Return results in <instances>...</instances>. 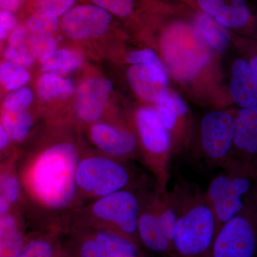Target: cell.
I'll return each mask as SVG.
<instances>
[{
	"mask_svg": "<svg viewBox=\"0 0 257 257\" xmlns=\"http://www.w3.org/2000/svg\"><path fill=\"white\" fill-rule=\"evenodd\" d=\"M178 216L172 243L175 257H211L217 224L205 192L177 184Z\"/></svg>",
	"mask_w": 257,
	"mask_h": 257,
	"instance_id": "1",
	"label": "cell"
},
{
	"mask_svg": "<svg viewBox=\"0 0 257 257\" xmlns=\"http://www.w3.org/2000/svg\"><path fill=\"white\" fill-rule=\"evenodd\" d=\"M77 167V152L71 144H58L44 152L32 173L39 199L52 208L68 205L75 193Z\"/></svg>",
	"mask_w": 257,
	"mask_h": 257,
	"instance_id": "2",
	"label": "cell"
},
{
	"mask_svg": "<svg viewBox=\"0 0 257 257\" xmlns=\"http://www.w3.org/2000/svg\"><path fill=\"white\" fill-rule=\"evenodd\" d=\"M223 170L205 192L218 229L257 200V170L236 162Z\"/></svg>",
	"mask_w": 257,
	"mask_h": 257,
	"instance_id": "3",
	"label": "cell"
},
{
	"mask_svg": "<svg viewBox=\"0 0 257 257\" xmlns=\"http://www.w3.org/2000/svg\"><path fill=\"white\" fill-rule=\"evenodd\" d=\"M164 58L176 78L188 80L199 73L210 58L209 47L192 27L172 25L161 38Z\"/></svg>",
	"mask_w": 257,
	"mask_h": 257,
	"instance_id": "4",
	"label": "cell"
},
{
	"mask_svg": "<svg viewBox=\"0 0 257 257\" xmlns=\"http://www.w3.org/2000/svg\"><path fill=\"white\" fill-rule=\"evenodd\" d=\"M136 124L147 164L156 178L157 189L162 193L167 192L173 154L170 135L153 108L139 109Z\"/></svg>",
	"mask_w": 257,
	"mask_h": 257,
	"instance_id": "5",
	"label": "cell"
},
{
	"mask_svg": "<svg viewBox=\"0 0 257 257\" xmlns=\"http://www.w3.org/2000/svg\"><path fill=\"white\" fill-rule=\"evenodd\" d=\"M236 116L212 111L203 117L199 128V157L211 167L224 169L233 162Z\"/></svg>",
	"mask_w": 257,
	"mask_h": 257,
	"instance_id": "6",
	"label": "cell"
},
{
	"mask_svg": "<svg viewBox=\"0 0 257 257\" xmlns=\"http://www.w3.org/2000/svg\"><path fill=\"white\" fill-rule=\"evenodd\" d=\"M257 246V200L216 232L211 257H253Z\"/></svg>",
	"mask_w": 257,
	"mask_h": 257,
	"instance_id": "7",
	"label": "cell"
},
{
	"mask_svg": "<svg viewBox=\"0 0 257 257\" xmlns=\"http://www.w3.org/2000/svg\"><path fill=\"white\" fill-rule=\"evenodd\" d=\"M128 181L130 176L124 166L106 157L87 159L77 167V184L101 197L123 190Z\"/></svg>",
	"mask_w": 257,
	"mask_h": 257,
	"instance_id": "8",
	"label": "cell"
},
{
	"mask_svg": "<svg viewBox=\"0 0 257 257\" xmlns=\"http://www.w3.org/2000/svg\"><path fill=\"white\" fill-rule=\"evenodd\" d=\"M93 211L126 236L138 231L140 204L133 193L123 189L104 196L94 204Z\"/></svg>",
	"mask_w": 257,
	"mask_h": 257,
	"instance_id": "9",
	"label": "cell"
},
{
	"mask_svg": "<svg viewBox=\"0 0 257 257\" xmlns=\"http://www.w3.org/2000/svg\"><path fill=\"white\" fill-rule=\"evenodd\" d=\"M110 13L94 5L74 7L64 15L60 25L67 37L85 40L102 36L109 30Z\"/></svg>",
	"mask_w": 257,
	"mask_h": 257,
	"instance_id": "10",
	"label": "cell"
},
{
	"mask_svg": "<svg viewBox=\"0 0 257 257\" xmlns=\"http://www.w3.org/2000/svg\"><path fill=\"white\" fill-rule=\"evenodd\" d=\"M233 161L257 170V107L236 114Z\"/></svg>",
	"mask_w": 257,
	"mask_h": 257,
	"instance_id": "11",
	"label": "cell"
},
{
	"mask_svg": "<svg viewBox=\"0 0 257 257\" xmlns=\"http://www.w3.org/2000/svg\"><path fill=\"white\" fill-rule=\"evenodd\" d=\"M112 89V84L106 79L91 78L81 83L75 101V111L79 119L87 122L100 119Z\"/></svg>",
	"mask_w": 257,
	"mask_h": 257,
	"instance_id": "12",
	"label": "cell"
},
{
	"mask_svg": "<svg viewBox=\"0 0 257 257\" xmlns=\"http://www.w3.org/2000/svg\"><path fill=\"white\" fill-rule=\"evenodd\" d=\"M130 87L140 98L157 104L168 94V81L165 69L147 64H135L128 69Z\"/></svg>",
	"mask_w": 257,
	"mask_h": 257,
	"instance_id": "13",
	"label": "cell"
},
{
	"mask_svg": "<svg viewBox=\"0 0 257 257\" xmlns=\"http://www.w3.org/2000/svg\"><path fill=\"white\" fill-rule=\"evenodd\" d=\"M138 234L147 248L155 252L167 253L172 251V241L165 232L159 214V191L149 209L140 212Z\"/></svg>",
	"mask_w": 257,
	"mask_h": 257,
	"instance_id": "14",
	"label": "cell"
},
{
	"mask_svg": "<svg viewBox=\"0 0 257 257\" xmlns=\"http://www.w3.org/2000/svg\"><path fill=\"white\" fill-rule=\"evenodd\" d=\"M204 13L224 28L239 29L247 25L249 10L246 0H197Z\"/></svg>",
	"mask_w": 257,
	"mask_h": 257,
	"instance_id": "15",
	"label": "cell"
},
{
	"mask_svg": "<svg viewBox=\"0 0 257 257\" xmlns=\"http://www.w3.org/2000/svg\"><path fill=\"white\" fill-rule=\"evenodd\" d=\"M230 92L241 109L257 107V77L247 61L239 59L233 63Z\"/></svg>",
	"mask_w": 257,
	"mask_h": 257,
	"instance_id": "16",
	"label": "cell"
},
{
	"mask_svg": "<svg viewBox=\"0 0 257 257\" xmlns=\"http://www.w3.org/2000/svg\"><path fill=\"white\" fill-rule=\"evenodd\" d=\"M91 137L96 146L114 157L131 155L137 147L136 137L133 133L104 123L92 126Z\"/></svg>",
	"mask_w": 257,
	"mask_h": 257,
	"instance_id": "17",
	"label": "cell"
},
{
	"mask_svg": "<svg viewBox=\"0 0 257 257\" xmlns=\"http://www.w3.org/2000/svg\"><path fill=\"white\" fill-rule=\"evenodd\" d=\"M156 111L161 122L170 135V139L182 128L189 109L183 99L175 92H168L167 96L156 104Z\"/></svg>",
	"mask_w": 257,
	"mask_h": 257,
	"instance_id": "18",
	"label": "cell"
},
{
	"mask_svg": "<svg viewBox=\"0 0 257 257\" xmlns=\"http://www.w3.org/2000/svg\"><path fill=\"white\" fill-rule=\"evenodd\" d=\"M194 30L204 42L213 50L223 52L229 45V36L224 27L204 13L196 17Z\"/></svg>",
	"mask_w": 257,
	"mask_h": 257,
	"instance_id": "19",
	"label": "cell"
},
{
	"mask_svg": "<svg viewBox=\"0 0 257 257\" xmlns=\"http://www.w3.org/2000/svg\"><path fill=\"white\" fill-rule=\"evenodd\" d=\"M74 90L73 82L60 74L45 72L37 81V94L44 101L65 99L72 95Z\"/></svg>",
	"mask_w": 257,
	"mask_h": 257,
	"instance_id": "20",
	"label": "cell"
},
{
	"mask_svg": "<svg viewBox=\"0 0 257 257\" xmlns=\"http://www.w3.org/2000/svg\"><path fill=\"white\" fill-rule=\"evenodd\" d=\"M102 257H137L138 250L126 236L112 232H101L95 239Z\"/></svg>",
	"mask_w": 257,
	"mask_h": 257,
	"instance_id": "21",
	"label": "cell"
},
{
	"mask_svg": "<svg viewBox=\"0 0 257 257\" xmlns=\"http://www.w3.org/2000/svg\"><path fill=\"white\" fill-rule=\"evenodd\" d=\"M23 249V236L14 218L0 217V257H18Z\"/></svg>",
	"mask_w": 257,
	"mask_h": 257,
	"instance_id": "22",
	"label": "cell"
},
{
	"mask_svg": "<svg viewBox=\"0 0 257 257\" xmlns=\"http://www.w3.org/2000/svg\"><path fill=\"white\" fill-rule=\"evenodd\" d=\"M84 60L76 51L62 49L57 50L42 62V70L62 75L70 73L82 67Z\"/></svg>",
	"mask_w": 257,
	"mask_h": 257,
	"instance_id": "23",
	"label": "cell"
},
{
	"mask_svg": "<svg viewBox=\"0 0 257 257\" xmlns=\"http://www.w3.org/2000/svg\"><path fill=\"white\" fill-rule=\"evenodd\" d=\"M3 123L9 138L20 142L28 136L33 125V119L28 110L13 111L5 109Z\"/></svg>",
	"mask_w": 257,
	"mask_h": 257,
	"instance_id": "24",
	"label": "cell"
},
{
	"mask_svg": "<svg viewBox=\"0 0 257 257\" xmlns=\"http://www.w3.org/2000/svg\"><path fill=\"white\" fill-rule=\"evenodd\" d=\"M30 79V74L25 67L10 61L0 64V82L8 90L21 89Z\"/></svg>",
	"mask_w": 257,
	"mask_h": 257,
	"instance_id": "25",
	"label": "cell"
},
{
	"mask_svg": "<svg viewBox=\"0 0 257 257\" xmlns=\"http://www.w3.org/2000/svg\"><path fill=\"white\" fill-rule=\"evenodd\" d=\"M28 44L34 59L41 62L57 50V42L52 35L30 33Z\"/></svg>",
	"mask_w": 257,
	"mask_h": 257,
	"instance_id": "26",
	"label": "cell"
},
{
	"mask_svg": "<svg viewBox=\"0 0 257 257\" xmlns=\"http://www.w3.org/2000/svg\"><path fill=\"white\" fill-rule=\"evenodd\" d=\"M60 26L59 18L44 13H35L29 18L27 28L30 33L52 35Z\"/></svg>",
	"mask_w": 257,
	"mask_h": 257,
	"instance_id": "27",
	"label": "cell"
},
{
	"mask_svg": "<svg viewBox=\"0 0 257 257\" xmlns=\"http://www.w3.org/2000/svg\"><path fill=\"white\" fill-rule=\"evenodd\" d=\"M4 57L10 62H14L25 68L31 67L35 61L26 45V42L9 43L4 51Z\"/></svg>",
	"mask_w": 257,
	"mask_h": 257,
	"instance_id": "28",
	"label": "cell"
},
{
	"mask_svg": "<svg viewBox=\"0 0 257 257\" xmlns=\"http://www.w3.org/2000/svg\"><path fill=\"white\" fill-rule=\"evenodd\" d=\"M33 98V93L29 88L17 89L5 98V109L13 111L27 110L32 104Z\"/></svg>",
	"mask_w": 257,
	"mask_h": 257,
	"instance_id": "29",
	"label": "cell"
},
{
	"mask_svg": "<svg viewBox=\"0 0 257 257\" xmlns=\"http://www.w3.org/2000/svg\"><path fill=\"white\" fill-rule=\"evenodd\" d=\"M76 0H35L34 8L36 13L52 16H62L72 8Z\"/></svg>",
	"mask_w": 257,
	"mask_h": 257,
	"instance_id": "30",
	"label": "cell"
},
{
	"mask_svg": "<svg viewBox=\"0 0 257 257\" xmlns=\"http://www.w3.org/2000/svg\"><path fill=\"white\" fill-rule=\"evenodd\" d=\"M96 6L106 10L110 14L119 17H126L134 9V0H92Z\"/></svg>",
	"mask_w": 257,
	"mask_h": 257,
	"instance_id": "31",
	"label": "cell"
},
{
	"mask_svg": "<svg viewBox=\"0 0 257 257\" xmlns=\"http://www.w3.org/2000/svg\"><path fill=\"white\" fill-rule=\"evenodd\" d=\"M125 60L130 64H147V65L157 66L160 68L164 69L163 65L158 56L150 49L145 50L133 51L128 52L125 57Z\"/></svg>",
	"mask_w": 257,
	"mask_h": 257,
	"instance_id": "32",
	"label": "cell"
},
{
	"mask_svg": "<svg viewBox=\"0 0 257 257\" xmlns=\"http://www.w3.org/2000/svg\"><path fill=\"white\" fill-rule=\"evenodd\" d=\"M20 194V182L15 176L7 175L0 178V196L10 204L16 202Z\"/></svg>",
	"mask_w": 257,
	"mask_h": 257,
	"instance_id": "33",
	"label": "cell"
},
{
	"mask_svg": "<svg viewBox=\"0 0 257 257\" xmlns=\"http://www.w3.org/2000/svg\"><path fill=\"white\" fill-rule=\"evenodd\" d=\"M53 249L45 240H35L28 243L18 257H52Z\"/></svg>",
	"mask_w": 257,
	"mask_h": 257,
	"instance_id": "34",
	"label": "cell"
},
{
	"mask_svg": "<svg viewBox=\"0 0 257 257\" xmlns=\"http://www.w3.org/2000/svg\"><path fill=\"white\" fill-rule=\"evenodd\" d=\"M17 19L11 12L0 10V42L16 28Z\"/></svg>",
	"mask_w": 257,
	"mask_h": 257,
	"instance_id": "35",
	"label": "cell"
},
{
	"mask_svg": "<svg viewBox=\"0 0 257 257\" xmlns=\"http://www.w3.org/2000/svg\"><path fill=\"white\" fill-rule=\"evenodd\" d=\"M81 257H102L95 240H88L82 245L80 251Z\"/></svg>",
	"mask_w": 257,
	"mask_h": 257,
	"instance_id": "36",
	"label": "cell"
},
{
	"mask_svg": "<svg viewBox=\"0 0 257 257\" xmlns=\"http://www.w3.org/2000/svg\"><path fill=\"white\" fill-rule=\"evenodd\" d=\"M23 0H0V10L13 13L20 9Z\"/></svg>",
	"mask_w": 257,
	"mask_h": 257,
	"instance_id": "37",
	"label": "cell"
},
{
	"mask_svg": "<svg viewBox=\"0 0 257 257\" xmlns=\"http://www.w3.org/2000/svg\"><path fill=\"white\" fill-rule=\"evenodd\" d=\"M9 143V135L7 133L4 126L0 124V150L5 148Z\"/></svg>",
	"mask_w": 257,
	"mask_h": 257,
	"instance_id": "38",
	"label": "cell"
},
{
	"mask_svg": "<svg viewBox=\"0 0 257 257\" xmlns=\"http://www.w3.org/2000/svg\"><path fill=\"white\" fill-rule=\"evenodd\" d=\"M10 203L0 196V217L5 215L10 207Z\"/></svg>",
	"mask_w": 257,
	"mask_h": 257,
	"instance_id": "39",
	"label": "cell"
},
{
	"mask_svg": "<svg viewBox=\"0 0 257 257\" xmlns=\"http://www.w3.org/2000/svg\"><path fill=\"white\" fill-rule=\"evenodd\" d=\"M250 65H251V68H252L253 72L256 74L257 77V56L253 57L251 60Z\"/></svg>",
	"mask_w": 257,
	"mask_h": 257,
	"instance_id": "40",
	"label": "cell"
}]
</instances>
